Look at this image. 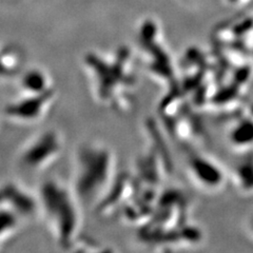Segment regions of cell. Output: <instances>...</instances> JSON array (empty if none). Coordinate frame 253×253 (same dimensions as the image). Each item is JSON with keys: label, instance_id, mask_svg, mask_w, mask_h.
I'll return each mask as SVG.
<instances>
[{"label": "cell", "instance_id": "6da1fadb", "mask_svg": "<svg viewBox=\"0 0 253 253\" xmlns=\"http://www.w3.org/2000/svg\"><path fill=\"white\" fill-rule=\"evenodd\" d=\"M135 65L136 59L128 46L120 47L113 53L85 54L83 67L95 100L116 112H128L135 100Z\"/></svg>", "mask_w": 253, "mask_h": 253}, {"label": "cell", "instance_id": "7a4b0ae2", "mask_svg": "<svg viewBox=\"0 0 253 253\" xmlns=\"http://www.w3.org/2000/svg\"><path fill=\"white\" fill-rule=\"evenodd\" d=\"M120 174L110 147L101 142H85L75 154L71 188L84 207L96 210Z\"/></svg>", "mask_w": 253, "mask_h": 253}, {"label": "cell", "instance_id": "3957f363", "mask_svg": "<svg viewBox=\"0 0 253 253\" xmlns=\"http://www.w3.org/2000/svg\"><path fill=\"white\" fill-rule=\"evenodd\" d=\"M37 202L53 239L58 246L72 250L81 239L84 208L73 189L58 180H45L38 190Z\"/></svg>", "mask_w": 253, "mask_h": 253}, {"label": "cell", "instance_id": "277c9868", "mask_svg": "<svg viewBox=\"0 0 253 253\" xmlns=\"http://www.w3.org/2000/svg\"><path fill=\"white\" fill-rule=\"evenodd\" d=\"M63 151L59 131L47 129L39 132L22 147L18 155L19 167L29 173H39L56 163Z\"/></svg>", "mask_w": 253, "mask_h": 253}, {"label": "cell", "instance_id": "5b68a950", "mask_svg": "<svg viewBox=\"0 0 253 253\" xmlns=\"http://www.w3.org/2000/svg\"><path fill=\"white\" fill-rule=\"evenodd\" d=\"M56 89L42 94H20L4 108L5 117L20 126L35 125L49 114L55 100Z\"/></svg>", "mask_w": 253, "mask_h": 253}, {"label": "cell", "instance_id": "8992f818", "mask_svg": "<svg viewBox=\"0 0 253 253\" xmlns=\"http://www.w3.org/2000/svg\"><path fill=\"white\" fill-rule=\"evenodd\" d=\"M139 47L142 61L148 73L161 83L170 82L173 70L170 57L157 43L156 27L154 23L147 22L139 31Z\"/></svg>", "mask_w": 253, "mask_h": 253}, {"label": "cell", "instance_id": "52a82bcc", "mask_svg": "<svg viewBox=\"0 0 253 253\" xmlns=\"http://www.w3.org/2000/svg\"><path fill=\"white\" fill-rule=\"evenodd\" d=\"M0 200L3 206L17 213L20 217L31 216L38 211L37 196L30 195L18 185L7 184L0 188Z\"/></svg>", "mask_w": 253, "mask_h": 253}, {"label": "cell", "instance_id": "ba28073f", "mask_svg": "<svg viewBox=\"0 0 253 253\" xmlns=\"http://www.w3.org/2000/svg\"><path fill=\"white\" fill-rule=\"evenodd\" d=\"M53 89H55V86L51 76L42 69H29L20 77V94H42Z\"/></svg>", "mask_w": 253, "mask_h": 253}, {"label": "cell", "instance_id": "9c48e42d", "mask_svg": "<svg viewBox=\"0 0 253 253\" xmlns=\"http://www.w3.org/2000/svg\"><path fill=\"white\" fill-rule=\"evenodd\" d=\"M22 66L23 56L16 47H0V81L10 79L19 74Z\"/></svg>", "mask_w": 253, "mask_h": 253}]
</instances>
